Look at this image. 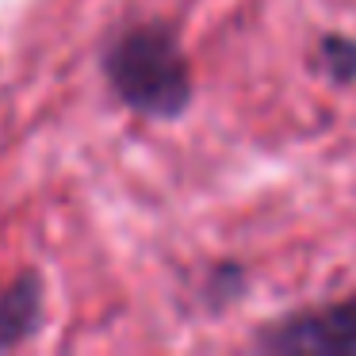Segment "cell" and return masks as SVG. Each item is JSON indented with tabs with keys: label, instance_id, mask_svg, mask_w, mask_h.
I'll return each instance as SVG.
<instances>
[{
	"label": "cell",
	"instance_id": "6da1fadb",
	"mask_svg": "<svg viewBox=\"0 0 356 356\" xmlns=\"http://www.w3.org/2000/svg\"><path fill=\"white\" fill-rule=\"evenodd\" d=\"M108 81L119 100L142 115L172 119L192 100L184 54L165 27H134L108 50Z\"/></svg>",
	"mask_w": 356,
	"mask_h": 356
},
{
	"label": "cell",
	"instance_id": "7a4b0ae2",
	"mask_svg": "<svg viewBox=\"0 0 356 356\" xmlns=\"http://www.w3.org/2000/svg\"><path fill=\"white\" fill-rule=\"evenodd\" d=\"M261 345L280 353H356V299L276 322Z\"/></svg>",
	"mask_w": 356,
	"mask_h": 356
},
{
	"label": "cell",
	"instance_id": "3957f363",
	"mask_svg": "<svg viewBox=\"0 0 356 356\" xmlns=\"http://www.w3.org/2000/svg\"><path fill=\"white\" fill-rule=\"evenodd\" d=\"M39 310H42V295L35 276H24L19 284H12L0 295V348H12L24 337H31L35 325H39Z\"/></svg>",
	"mask_w": 356,
	"mask_h": 356
},
{
	"label": "cell",
	"instance_id": "277c9868",
	"mask_svg": "<svg viewBox=\"0 0 356 356\" xmlns=\"http://www.w3.org/2000/svg\"><path fill=\"white\" fill-rule=\"evenodd\" d=\"M325 62H330L333 77L337 81H353L356 77V47L345 39H325Z\"/></svg>",
	"mask_w": 356,
	"mask_h": 356
}]
</instances>
